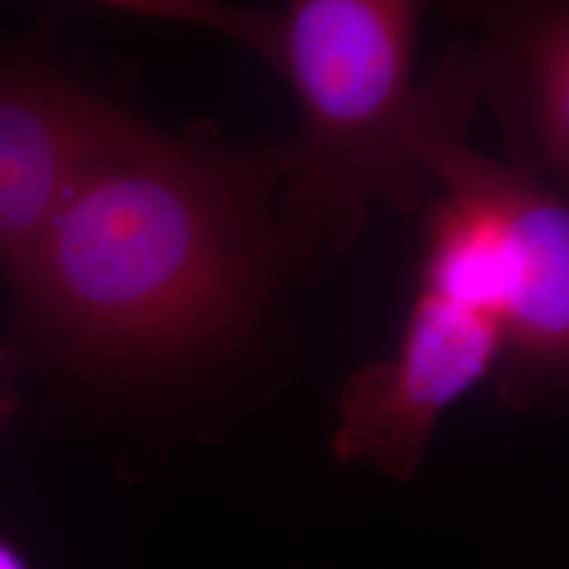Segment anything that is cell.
I'll return each mask as SVG.
<instances>
[{
	"label": "cell",
	"mask_w": 569,
	"mask_h": 569,
	"mask_svg": "<svg viewBox=\"0 0 569 569\" xmlns=\"http://www.w3.org/2000/svg\"><path fill=\"white\" fill-rule=\"evenodd\" d=\"M500 350L491 315L420 287L395 352L357 369L342 387L336 462L411 481L443 411L493 373Z\"/></svg>",
	"instance_id": "obj_4"
},
{
	"label": "cell",
	"mask_w": 569,
	"mask_h": 569,
	"mask_svg": "<svg viewBox=\"0 0 569 569\" xmlns=\"http://www.w3.org/2000/svg\"><path fill=\"white\" fill-rule=\"evenodd\" d=\"M13 355L9 348H0V432L16 418L20 399L11 387Z\"/></svg>",
	"instance_id": "obj_7"
},
{
	"label": "cell",
	"mask_w": 569,
	"mask_h": 569,
	"mask_svg": "<svg viewBox=\"0 0 569 569\" xmlns=\"http://www.w3.org/2000/svg\"><path fill=\"white\" fill-rule=\"evenodd\" d=\"M448 11L483 28L465 60L477 100L500 122L510 167L557 188L568 182V2H453Z\"/></svg>",
	"instance_id": "obj_6"
},
{
	"label": "cell",
	"mask_w": 569,
	"mask_h": 569,
	"mask_svg": "<svg viewBox=\"0 0 569 569\" xmlns=\"http://www.w3.org/2000/svg\"><path fill=\"white\" fill-rule=\"evenodd\" d=\"M477 96L460 47L420 87L411 148L446 201L489 247L498 279L502 350L498 392L528 409L561 390L569 363V211L559 188L491 161L468 143Z\"/></svg>",
	"instance_id": "obj_3"
},
{
	"label": "cell",
	"mask_w": 569,
	"mask_h": 569,
	"mask_svg": "<svg viewBox=\"0 0 569 569\" xmlns=\"http://www.w3.org/2000/svg\"><path fill=\"white\" fill-rule=\"evenodd\" d=\"M425 4L298 0L281 11L164 0L161 20L213 28L270 61L296 89L302 140L291 148L281 239L287 260L340 256L376 199L422 203L427 171L411 148L420 89L411 82Z\"/></svg>",
	"instance_id": "obj_2"
},
{
	"label": "cell",
	"mask_w": 569,
	"mask_h": 569,
	"mask_svg": "<svg viewBox=\"0 0 569 569\" xmlns=\"http://www.w3.org/2000/svg\"><path fill=\"white\" fill-rule=\"evenodd\" d=\"M289 146L169 136L112 106L11 284L47 350L89 373L194 363L256 317L284 256L270 194Z\"/></svg>",
	"instance_id": "obj_1"
},
{
	"label": "cell",
	"mask_w": 569,
	"mask_h": 569,
	"mask_svg": "<svg viewBox=\"0 0 569 569\" xmlns=\"http://www.w3.org/2000/svg\"><path fill=\"white\" fill-rule=\"evenodd\" d=\"M114 103L70 81L49 51L0 56V270L13 284Z\"/></svg>",
	"instance_id": "obj_5"
},
{
	"label": "cell",
	"mask_w": 569,
	"mask_h": 569,
	"mask_svg": "<svg viewBox=\"0 0 569 569\" xmlns=\"http://www.w3.org/2000/svg\"><path fill=\"white\" fill-rule=\"evenodd\" d=\"M0 569H34L26 552L0 531Z\"/></svg>",
	"instance_id": "obj_8"
}]
</instances>
